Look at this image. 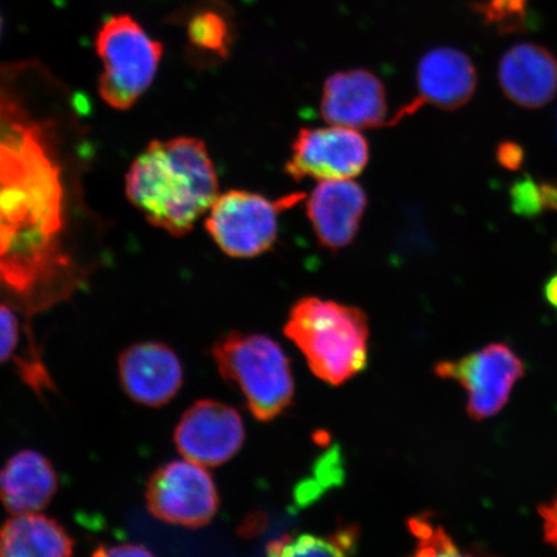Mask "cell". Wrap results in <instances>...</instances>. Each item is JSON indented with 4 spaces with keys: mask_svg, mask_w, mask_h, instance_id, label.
<instances>
[{
    "mask_svg": "<svg viewBox=\"0 0 557 557\" xmlns=\"http://www.w3.org/2000/svg\"><path fill=\"white\" fill-rule=\"evenodd\" d=\"M87 110L44 62L0 64V304L26 319L79 294L103 260Z\"/></svg>",
    "mask_w": 557,
    "mask_h": 557,
    "instance_id": "obj_1",
    "label": "cell"
},
{
    "mask_svg": "<svg viewBox=\"0 0 557 557\" xmlns=\"http://www.w3.org/2000/svg\"><path fill=\"white\" fill-rule=\"evenodd\" d=\"M219 186L207 146L195 137L154 139L125 174L129 203L151 226L176 238L189 234L207 214Z\"/></svg>",
    "mask_w": 557,
    "mask_h": 557,
    "instance_id": "obj_2",
    "label": "cell"
},
{
    "mask_svg": "<svg viewBox=\"0 0 557 557\" xmlns=\"http://www.w3.org/2000/svg\"><path fill=\"white\" fill-rule=\"evenodd\" d=\"M285 336L305 355L318 379L338 386L368 363V319L363 310L304 297L290 309Z\"/></svg>",
    "mask_w": 557,
    "mask_h": 557,
    "instance_id": "obj_3",
    "label": "cell"
},
{
    "mask_svg": "<svg viewBox=\"0 0 557 557\" xmlns=\"http://www.w3.org/2000/svg\"><path fill=\"white\" fill-rule=\"evenodd\" d=\"M212 354L222 377L239 389L257 420L273 421L290 407L294 373L290 360L274 339L232 332L214 344Z\"/></svg>",
    "mask_w": 557,
    "mask_h": 557,
    "instance_id": "obj_4",
    "label": "cell"
},
{
    "mask_svg": "<svg viewBox=\"0 0 557 557\" xmlns=\"http://www.w3.org/2000/svg\"><path fill=\"white\" fill-rule=\"evenodd\" d=\"M102 64L97 90L108 107L134 108L154 83L164 47L128 15H115L101 25L95 39Z\"/></svg>",
    "mask_w": 557,
    "mask_h": 557,
    "instance_id": "obj_5",
    "label": "cell"
},
{
    "mask_svg": "<svg viewBox=\"0 0 557 557\" xmlns=\"http://www.w3.org/2000/svg\"><path fill=\"white\" fill-rule=\"evenodd\" d=\"M299 197L289 195L281 200H270L246 190L220 194L207 212V232L228 257L253 259L274 247L278 215L283 209L296 205Z\"/></svg>",
    "mask_w": 557,
    "mask_h": 557,
    "instance_id": "obj_6",
    "label": "cell"
},
{
    "mask_svg": "<svg viewBox=\"0 0 557 557\" xmlns=\"http://www.w3.org/2000/svg\"><path fill=\"white\" fill-rule=\"evenodd\" d=\"M146 506L166 524L206 527L219 511L218 487L205 466L184 459L163 465L149 479Z\"/></svg>",
    "mask_w": 557,
    "mask_h": 557,
    "instance_id": "obj_7",
    "label": "cell"
},
{
    "mask_svg": "<svg viewBox=\"0 0 557 557\" xmlns=\"http://www.w3.org/2000/svg\"><path fill=\"white\" fill-rule=\"evenodd\" d=\"M368 162L369 145L360 131L330 124L298 132L285 172L296 181L352 180Z\"/></svg>",
    "mask_w": 557,
    "mask_h": 557,
    "instance_id": "obj_8",
    "label": "cell"
},
{
    "mask_svg": "<svg viewBox=\"0 0 557 557\" xmlns=\"http://www.w3.org/2000/svg\"><path fill=\"white\" fill-rule=\"evenodd\" d=\"M435 372L442 379L461 383L469 393L468 412L479 421L497 414L506 406L525 369L510 347L492 344L461 360L444 361Z\"/></svg>",
    "mask_w": 557,
    "mask_h": 557,
    "instance_id": "obj_9",
    "label": "cell"
},
{
    "mask_svg": "<svg viewBox=\"0 0 557 557\" xmlns=\"http://www.w3.org/2000/svg\"><path fill=\"white\" fill-rule=\"evenodd\" d=\"M246 430L238 410L214 400H200L186 410L174 431L177 450L189 461L215 468L240 450Z\"/></svg>",
    "mask_w": 557,
    "mask_h": 557,
    "instance_id": "obj_10",
    "label": "cell"
},
{
    "mask_svg": "<svg viewBox=\"0 0 557 557\" xmlns=\"http://www.w3.org/2000/svg\"><path fill=\"white\" fill-rule=\"evenodd\" d=\"M117 375L132 401L150 408L165 406L184 383V369L177 354L160 343H137L117 358Z\"/></svg>",
    "mask_w": 557,
    "mask_h": 557,
    "instance_id": "obj_11",
    "label": "cell"
},
{
    "mask_svg": "<svg viewBox=\"0 0 557 557\" xmlns=\"http://www.w3.org/2000/svg\"><path fill=\"white\" fill-rule=\"evenodd\" d=\"M320 110L329 124L357 131L382 127L388 116L385 86L364 69L333 74L325 81Z\"/></svg>",
    "mask_w": 557,
    "mask_h": 557,
    "instance_id": "obj_12",
    "label": "cell"
},
{
    "mask_svg": "<svg viewBox=\"0 0 557 557\" xmlns=\"http://www.w3.org/2000/svg\"><path fill=\"white\" fill-rule=\"evenodd\" d=\"M368 205L367 194L354 180L320 181L306 205L320 244L339 250L357 238Z\"/></svg>",
    "mask_w": 557,
    "mask_h": 557,
    "instance_id": "obj_13",
    "label": "cell"
},
{
    "mask_svg": "<svg viewBox=\"0 0 557 557\" xmlns=\"http://www.w3.org/2000/svg\"><path fill=\"white\" fill-rule=\"evenodd\" d=\"M476 69L468 54L455 48L442 47L423 55L417 67V86L420 97L398 114H412L423 103L444 110L465 107L475 94Z\"/></svg>",
    "mask_w": 557,
    "mask_h": 557,
    "instance_id": "obj_14",
    "label": "cell"
},
{
    "mask_svg": "<svg viewBox=\"0 0 557 557\" xmlns=\"http://www.w3.org/2000/svg\"><path fill=\"white\" fill-rule=\"evenodd\" d=\"M498 81L508 100L540 109L557 94V59L539 45L513 46L499 61Z\"/></svg>",
    "mask_w": 557,
    "mask_h": 557,
    "instance_id": "obj_15",
    "label": "cell"
},
{
    "mask_svg": "<svg viewBox=\"0 0 557 557\" xmlns=\"http://www.w3.org/2000/svg\"><path fill=\"white\" fill-rule=\"evenodd\" d=\"M58 491V471L37 450H21L0 469V503L11 515L45 510Z\"/></svg>",
    "mask_w": 557,
    "mask_h": 557,
    "instance_id": "obj_16",
    "label": "cell"
},
{
    "mask_svg": "<svg viewBox=\"0 0 557 557\" xmlns=\"http://www.w3.org/2000/svg\"><path fill=\"white\" fill-rule=\"evenodd\" d=\"M75 547L67 529L40 512L12 515L0 527V557H67Z\"/></svg>",
    "mask_w": 557,
    "mask_h": 557,
    "instance_id": "obj_17",
    "label": "cell"
},
{
    "mask_svg": "<svg viewBox=\"0 0 557 557\" xmlns=\"http://www.w3.org/2000/svg\"><path fill=\"white\" fill-rule=\"evenodd\" d=\"M360 532L357 525H346L326 535L297 534L269 543L270 556H350L357 553Z\"/></svg>",
    "mask_w": 557,
    "mask_h": 557,
    "instance_id": "obj_18",
    "label": "cell"
},
{
    "mask_svg": "<svg viewBox=\"0 0 557 557\" xmlns=\"http://www.w3.org/2000/svg\"><path fill=\"white\" fill-rule=\"evenodd\" d=\"M194 59L208 66L227 60L233 46V33L227 20L219 12L195 13L186 26Z\"/></svg>",
    "mask_w": 557,
    "mask_h": 557,
    "instance_id": "obj_19",
    "label": "cell"
},
{
    "mask_svg": "<svg viewBox=\"0 0 557 557\" xmlns=\"http://www.w3.org/2000/svg\"><path fill=\"white\" fill-rule=\"evenodd\" d=\"M529 0H473V10L499 33L524 29Z\"/></svg>",
    "mask_w": 557,
    "mask_h": 557,
    "instance_id": "obj_20",
    "label": "cell"
},
{
    "mask_svg": "<svg viewBox=\"0 0 557 557\" xmlns=\"http://www.w3.org/2000/svg\"><path fill=\"white\" fill-rule=\"evenodd\" d=\"M410 531L418 540V552L416 555L423 556H459L461 552L455 543L445 534L443 528H435L424 518L409 520Z\"/></svg>",
    "mask_w": 557,
    "mask_h": 557,
    "instance_id": "obj_21",
    "label": "cell"
},
{
    "mask_svg": "<svg viewBox=\"0 0 557 557\" xmlns=\"http://www.w3.org/2000/svg\"><path fill=\"white\" fill-rule=\"evenodd\" d=\"M21 323L18 312L0 304V366L10 361L20 345Z\"/></svg>",
    "mask_w": 557,
    "mask_h": 557,
    "instance_id": "obj_22",
    "label": "cell"
},
{
    "mask_svg": "<svg viewBox=\"0 0 557 557\" xmlns=\"http://www.w3.org/2000/svg\"><path fill=\"white\" fill-rule=\"evenodd\" d=\"M511 207L522 218H535L543 211L540 185L532 178L518 181L511 189Z\"/></svg>",
    "mask_w": 557,
    "mask_h": 557,
    "instance_id": "obj_23",
    "label": "cell"
},
{
    "mask_svg": "<svg viewBox=\"0 0 557 557\" xmlns=\"http://www.w3.org/2000/svg\"><path fill=\"white\" fill-rule=\"evenodd\" d=\"M497 159L506 170L517 171L524 162V150L515 143H504L498 146Z\"/></svg>",
    "mask_w": 557,
    "mask_h": 557,
    "instance_id": "obj_24",
    "label": "cell"
},
{
    "mask_svg": "<svg viewBox=\"0 0 557 557\" xmlns=\"http://www.w3.org/2000/svg\"><path fill=\"white\" fill-rule=\"evenodd\" d=\"M148 548L134 543H122V545L100 546L94 553V556H151Z\"/></svg>",
    "mask_w": 557,
    "mask_h": 557,
    "instance_id": "obj_25",
    "label": "cell"
},
{
    "mask_svg": "<svg viewBox=\"0 0 557 557\" xmlns=\"http://www.w3.org/2000/svg\"><path fill=\"white\" fill-rule=\"evenodd\" d=\"M543 520H545L546 539L557 547V496L552 504L540 508Z\"/></svg>",
    "mask_w": 557,
    "mask_h": 557,
    "instance_id": "obj_26",
    "label": "cell"
},
{
    "mask_svg": "<svg viewBox=\"0 0 557 557\" xmlns=\"http://www.w3.org/2000/svg\"><path fill=\"white\" fill-rule=\"evenodd\" d=\"M541 203L543 209H554L557 211V184H543L540 185Z\"/></svg>",
    "mask_w": 557,
    "mask_h": 557,
    "instance_id": "obj_27",
    "label": "cell"
},
{
    "mask_svg": "<svg viewBox=\"0 0 557 557\" xmlns=\"http://www.w3.org/2000/svg\"><path fill=\"white\" fill-rule=\"evenodd\" d=\"M545 296L547 301L557 309V273L546 283Z\"/></svg>",
    "mask_w": 557,
    "mask_h": 557,
    "instance_id": "obj_28",
    "label": "cell"
},
{
    "mask_svg": "<svg viewBox=\"0 0 557 557\" xmlns=\"http://www.w3.org/2000/svg\"><path fill=\"white\" fill-rule=\"evenodd\" d=\"M0 35H2V18H0Z\"/></svg>",
    "mask_w": 557,
    "mask_h": 557,
    "instance_id": "obj_29",
    "label": "cell"
}]
</instances>
